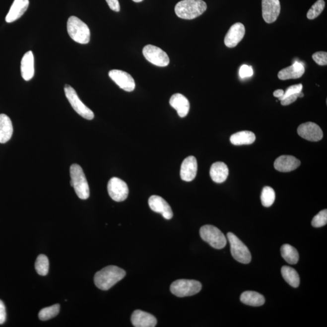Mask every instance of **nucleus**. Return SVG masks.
<instances>
[{
    "mask_svg": "<svg viewBox=\"0 0 327 327\" xmlns=\"http://www.w3.org/2000/svg\"><path fill=\"white\" fill-rule=\"evenodd\" d=\"M245 33L246 29L244 24L241 23L233 24L225 35V46L230 48H235L243 39Z\"/></svg>",
    "mask_w": 327,
    "mask_h": 327,
    "instance_id": "15",
    "label": "nucleus"
},
{
    "mask_svg": "<svg viewBox=\"0 0 327 327\" xmlns=\"http://www.w3.org/2000/svg\"><path fill=\"white\" fill-rule=\"evenodd\" d=\"M229 173L227 165L222 162H216L213 164L210 170L211 180L216 183L225 182L229 176Z\"/></svg>",
    "mask_w": 327,
    "mask_h": 327,
    "instance_id": "23",
    "label": "nucleus"
},
{
    "mask_svg": "<svg viewBox=\"0 0 327 327\" xmlns=\"http://www.w3.org/2000/svg\"><path fill=\"white\" fill-rule=\"evenodd\" d=\"M22 77L25 81L31 80L34 76V57L32 51L27 52L24 55L21 62Z\"/></svg>",
    "mask_w": 327,
    "mask_h": 327,
    "instance_id": "21",
    "label": "nucleus"
},
{
    "mask_svg": "<svg viewBox=\"0 0 327 327\" xmlns=\"http://www.w3.org/2000/svg\"><path fill=\"white\" fill-rule=\"evenodd\" d=\"M284 90H283L282 89H278L275 90V91L273 93V95L274 97L281 98L283 95L284 94Z\"/></svg>",
    "mask_w": 327,
    "mask_h": 327,
    "instance_id": "40",
    "label": "nucleus"
},
{
    "mask_svg": "<svg viewBox=\"0 0 327 327\" xmlns=\"http://www.w3.org/2000/svg\"><path fill=\"white\" fill-rule=\"evenodd\" d=\"M305 72V67L301 63L296 62L290 66L283 68L278 73V78L281 80L301 78Z\"/></svg>",
    "mask_w": 327,
    "mask_h": 327,
    "instance_id": "22",
    "label": "nucleus"
},
{
    "mask_svg": "<svg viewBox=\"0 0 327 327\" xmlns=\"http://www.w3.org/2000/svg\"><path fill=\"white\" fill-rule=\"evenodd\" d=\"M262 12L263 20L266 23H274L281 12L279 0H262Z\"/></svg>",
    "mask_w": 327,
    "mask_h": 327,
    "instance_id": "13",
    "label": "nucleus"
},
{
    "mask_svg": "<svg viewBox=\"0 0 327 327\" xmlns=\"http://www.w3.org/2000/svg\"><path fill=\"white\" fill-rule=\"evenodd\" d=\"M109 196L116 202H122L127 199L129 188L125 181L120 178L114 177L109 180L108 184Z\"/></svg>",
    "mask_w": 327,
    "mask_h": 327,
    "instance_id": "10",
    "label": "nucleus"
},
{
    "mask_svg": "<svg viewBox=\"0 0 327 327\" xmlns=\"http://www.w3.org/2000/svg\"><path fill=\"white\" fill-rule=\"evenodd\" d=\"M313 59L320 65H327V53L326 52H318L313 55Z\"/></svg>",
    "mask_w": 327,
    "mask_h": 327,
    "instance_id": "34",
    "label": "nucleus"
},
{
    "mask_svg": "<svg viewBox=\"0 0 327 327\" xmlns=\"http://www.w3.org/2000/svg\"><path fill=\"white\" fill-rule=\"evenodd\" d=\"M325 5V1L324 0H318L307 12V18L309 20H314L317 18L323 12Z\"/></svg>",
    "mask_w": 327,
    "mask_h": 327,
    "instance_id": "32",
    "label": "nucleus"
},
{
    "mask_svg": "<svg viewBox=\"0 0 327 327\" xmlns=\"http://www.w3.org/2000/svg\"><path fill=\"white\" fill-rule=\"evenodd\" d=\"M6 320V311L3 302L0 300V324H4Z\"/></svg>",
    "mask_w": 327,
    "mask_h": 327,
    "instance_id": "39",
    "label": "nucleus"
},
{
    "mask_svg": "<svg viewBox=\"0 0 327 327\" xmlns=\"http://www.w3.org/2000/svg\"><path fill=\"white\" fill-rule=\"evenodd\" d=\"M170 104L177 111L181 118H184L188 115L190 110V103L185 96L180 93L173 95L170 99Z\"/></svg>",
    "mask_w": 327,
    "mask_h": 327,
    "instance_id": "20",
    "label": "nucleus"
},
{
    "mask_svg": "<svg viewBox=\"0 0 327 327\" xmlns=\"http://www.w3.org/2000/svg\"><path fill=\"white\" fill-rule=\"evenodd\" d=\"M13 126L10 118L5 114H0V143L9 141L13 134Z\"/></svg>",
    "mask_w": 327,
    "mask_h": 327,
    "instance_id": "24",
    "label": "nucleus"
},
{
    "mask_svg": "<svg viewBox=\"0 0 327 327\" xmlns=\"http://www.w3.org/2000/svg\"><path fill=\"white\" fill-rule=\"evenodd\" d=\"M35 270L41 276L48 274L49 268V262L48 257L45 255L38 256L35 262Z\"/></svg>",
    "mask_w": 327,
    "mask_h": 327,
    "instance_id": "30",
    "label": "nucleus"
},
{
    "mask_svg": "<svg viewBox=\"0 0 327 327\" xmlns=\"http://www.w3.org/2000/svg\"><path fill=\"white\" fill-rule=\"evenodd\" d=\"M239 73L241 78H246L254 75V70L252 66L245 65H242Z\"/></svg>",
    "mask_w": 327,
    "mask_h": 327,
    "instance_id": "37",
    "label": "nucleus"
},
{
    "mask_svg": "<svg viewBox=\"0 0 327 327\" xmlns=\"http://www.w3.org/2000/svg\"><path fill=\"white\" fill-rule=\"evenodd\" d=\"M65 92L68 102L72 106L74 111L82 118L88 120H92L94 118V114L89 108L85 105L79 99L78 95L72 87L65 85Z\"/></svg>",
    "mask_w": 327,
    "mask_h": 327,
    "instance_id": "8",
    "label": "nucleus"
},
{
    "mask_svg": "<svg viewBox=\"0 0 327 327\" xmlns=\"http://www.w3.org/2000/svg\"><path fill=\"white\" fill-rule=\"evenodd\" d=\"M70 174L71 186L75 190L77 196L81 199L89 198V186L81 167L78 164H72L70 168Z\"/></svg>",
    "mask_w": 327,
    "mask_h": 327,
    "instance_id": "3",
    "label": "nucleus"
},
{
    "mask_svg": "<svg viewBox=\"0 0 327 327\" xmlns=\"http://www.w3.org/2000/svg\"><path fill=\"white\" fill-rule=\"evenodd\" d=\"M230 142L233 145H249L254 143L256 140V136L254 132L251 131H241L233 134L230 137Z\"/></svg>",
    "mask_w": 327,
    "mask_h": 327,
    "instance_id": "25",
    "label": "nucleus"
},
{
    "mask_svg": "<svg viewBox=\"0 0 327 327\" xmlns=\"http://www.w3.org/2000/svg\"><path fill=\"white\" fill-rule=\"evenodd\" d=\"M29 5V0H14L9 12L5 16V21L7 23H12L17 20L28 9Z\"/></svg>",
    "mask_w": 327,
    "mask_h": 327,
    "instance_id": "19",
    "label": "nucleus"
},
{
    "mask_svg": "<svg viewBox=\"0 0 327 327\" xmlns=\"http://www.w3.org/2000/svg\"><path fill=\"white\" fill-rule=\"evenodd\" d=\"M241 301L243 304L254 307H260L265 303V298L260 293L253 291H246L242 294Z\"/></svg>",
    "mask_w": 327,
    "mask_h": 327,
    "instance_id": "26",
    "label": "nucleus"
},
{
    "mask_svg": "<svg viewBox=\"0 0 327 327\" xmlns=\"http://www.w3.org/2000/svg\"><path fill=\"white\" fill-rule=\"evenodd\" d=\"M60 310L59 304L54 305V306L46 307L41 309L38 314V317L41 321H48L51 319L57 317Z\"/></svg>",
    "mask_w": 327,
    "mask_h": 327,
    "instance_id": "31",
    "label": "nucleus"
},
{
    "mask_svg": "<svg viewBox=\"0 0 327 327\" xmlns=\"http://www.w3.org/2000/svg\"><path fill=\"white\" fill-rule=\"evenodd\" d=\"M131 322L135 327H154L157 324V320L150 313L136 310L131 315Z\"/></svg>",
    "mask_w": 327,
    "mask_h": 327,
    "instance_id": "18",
    "label": "nucleus"
},
{
    "mask_svg": "<svg viewBox=\"0 0 327 327\" xmlns=\"http://www.w3.org/2000/svg\"><path fill=\"white\" fill-rule=\"evenodd\" d=\"M304 97V93L302 92L298 93H296L292 95L288 96V97L283 99L281 100V103L282 106H288L292 104L297 100L298 98H302Z\"/></svg>",
    "mask_w": 327,
    "mask_h": 327,
    "instance_id": "36",
    "label": "nucleus"
},
{
    "mask_svg": "<svg viewBox=\"0 0 327 327\" xmlns=\"http://www.w3.org/2000/svg\"><path fill=\"white\" fill-rule=\"evenodd\" d=\"M199 233L202 240L214 249H222L226 246L227 239L223 233L213 225H204L200 228Z\"/></svg>",
    "mask_w": 327,
    "mask_h": 327,
    "instance_id": "5",
    "label": "nucleus"
},
{
    "mask_svg": "<svg viewBox=\"0 0 327 327\" xmlns=\"http://www.w3.org/2000/svg\"><path fill=\"white\" fill-rule=\"evenodd\" d=\"M301 165V161L295 156L291 155H282L274 161V168L277 171L289 172L298 168Z\"/></svg>",
    "mask_w": 327,
    "mask_h": 327,
    "instance_id": "17",
    "label": "nucleus"
},
{
    "mask_svg": "<svg viewBox=\"0 0 327 327\" xmlns=\"http://www.w3.org/2000/svg\"><path fill=\"white\" fill-rule=\"evenodd\" d=\"M227 238L230 244L231 254L234 259L244 264L251 262V252L245 244L233 233H228Z\"/></svg>",
    "mask_w": 327,
    "mask_h": 327,
    "instance_id": "7",
    "label": "nucleus"
},
{
    "mask_svg": "<svg viewBox=\"0 0 327 327\" xmlns=\"http://www.w3.org/2000/svg\"><path fill=\"white\" fill-rule=\"evenodd\" d=\"M281 255L286 262L290 264H296L298 263L299 256L298 251L289 244H284L281 248Z\"/></svg>",
    "mask_w": 327,
    "mask_h": 327,
    "instance_id": "28",
    "label": "nucleus"
},
{
    "mask_svg": "<svg viewBox=\"0 0 327 327\" xmlns=\"http://www.w3.org/2000/svg\"><path fill=\"white\" fill-rule=\"evenodd\" d=\"M107 3L112 10L120 12V5L118 0H106Z\"/></svg>",
    "mask_w": 327,
    "mask_h": 327,
    "instance_id": "38",
    "label": "nucleus"
},
{
    "mask_svg": "<svg viewBox=\"0 0 327 327\" xmlns=\"http://www.w3.org/2000/svg\"><path fill=\"white\" fill-rule=\"evenodd\" d=\"M202 288V284L195 280L179 279L173 282L170 291L174 295L180 298L191 296L198 293Z\"/></svg>",
    "mask_w": 327,
    "mask_h": 327,
    "instance_id": "6",
    "label": "nucleus"
},
{
    "mask_svg": "<svg viewBox=\"0 0 327 327\" xmlns=\"http://www.w3.org/2000/svg\"><path fill=\"white\" fill-rule=\"evenodd\" d=\"M302 85L301 84L293 85L289 87H288L286 91L284 92V94L283 95L281 98L279 99V101L283 100V99L288 97V96L296 94L302 92Z\"/></svg>",
    "mask_w": 327,
    "mask_h": 327,
    "instance_id": "35",
    "label": "nucleus"
},
{
    "mask_svg": "<svg viewBox=\"0 0 327 327\" xmlns=\"http://www.w3.org/2000/svg\"><path fill=\"white\" fill-rule=\"evenodd\" d=\"M275 197V192L270 187L266 186L263 189L261 196V202L263 206L265 207H270L273 205Z\"/></svg>",
    "mask_w": 327,
    "mask_h": 327,
    "instance_id": "29",
    "label": "nucleus"
},
{
    "mask_svg": "<svg viewBox=\"0 0 327 327\" xmlns=\"http://www.w3.org/2000/svg\"><path fill=\"white\" fill-rule=\"evenodd\" d=\"M207 8L202 0H182L176 5L175 11L180 18L193 20L204 13Z\"/></svg>",
    "mask_w": 327,
    "mask_h": 327,
    "instance_id": "2",
    "label": "nucleus"
},
{
    "mask_svg": "<svg viewBox=\"0 0 327 327\" xmlns=\"http://www.w3.org/2000/svg\"><path fill=\"white\" fill-rule=\"evenodd\" d=\"M67 32L69 36L75 42L86 45L90 39V31L89 27L84 22L75 16L68 19Z\"/></svg>",
    "mask_w": 327,
    "mask_h": 327,
    "instance_id": "4",
    "label": "nucleus"
},
{
    "mask_svg": "<svg viewBox=\"0 0 327 327\" xmlns=\"http://www.w3.org/2000/svg\"><path fill=\"white\" fill-rule=\"evenodd\" d=\"M197 172V163L195 156H190L184 159L181 167V179L186 182H191L196 177Z\"/></svg>",
    "mask_w": 327,
    "mask_h": 327,
    "instance_id": "16",
    "label": "nucleus"
},
{
    "mask_svg": "<svg viewBox=\"0 0 327 327\" xmlns=\"http://www.w3.org/2000/svg\"><path fill=\"white\" fill-rule=\"evenodd\" d=\"M109 76L121 89L126 92H132L135 89V82L130 74L121 70H112Z\"/></svg>",
    "mask_w": 327,
    "mask_h": 327,
    "instance_id": "11",
    "label": "nucleus"
},
{
    "mask_svg": "<svg viewBox=\"0 0 327 327\" xmlns=\"http://www.w3.org/2000/svg\"><path fill=\"white\" fill-rule=\"evenodd\" d=\"M142 53L148 62L156 66L166 67L169 65L168 55L158 47L150 45L145 46Z\"/></svg>",
    "mask_w": 327,
    "mask_h": 327,
    "instance_id": "9",
    "label": "nucleus"
},
{
    "mask_svg": "<svg viewBox=\"0 0 327 327\" xmlns=\"http://www.w3.org/2000/svg\"><path fill=\"white\" fill-rule=\"evenodd\" d=\"M148 205L155 212L161 213L166 219H170L174 216V213L170 205L163 197L153 195L148 199Z\"/></svg>",
    "mask_w": 327,
    "mask_h": 327,
    "instance_id": "14",
    "label": "nucleus"
},
{
    "mask_svg": "<svg viewBox=\"0 0 327 327\" xmlns=\"http://www.w3.org/2000/svg\"><path fill=\"white\" fill-rule=\"evenodd\" d=\"M327 223V210H323L313 218L312 222L313 227L318 228L324 226Z\"/></svg>",
    "mask_w": 327,
    "mask_h": 327,
    "instance_id": "33",
    "label": "nucleus"
},
{
    "mask_svg": "<svg viewBox=\"0 0 327 327\" xmlns=\"http://www.w3.org/2000/svg\"><path fill=\"white\" fill-rule=\"evenodd\" d=\"M298 133L308 141L317 142L323 138V131L320 126L312 122L302 124L298 128Z\"/></svg>",
    "mask_w": 327,
    "mask_h": 327,
    "instance_id": "12",
    "label": "nucleus"
},
{
    "mask_svg": "<svg viewBox=\"0 0 327 327\" xmlns=\"http://www.w3.org/2000/svg\"><path fill=\"white\" fill-rule=\"evenodd\" d=\"M134 2H139L143 1V0H132Z\"/></svg>",
    "mask_w": 327,
    "mask_h": 327,
    "instance_id": "41",
    "label": "nucleus"
},
{
    "mask_svg": "<svg viewBox=\"0 0 327 327\" xmlns=\"http://www.w3.org/2000/svg\"><path fill=\"white\" fill-rule=\"evenodd\" d=\"M283 277L291 287L297 288L300 284V278L298 272L291 266H283L281 268Z\"/></svg>",
    "mask_w": 327,
    "mask_h": 327,
    "instance_id": "27",
    "label": "nucleus"
},
{
    "mask_svg": "<svg viewBox=\"0 0 327 327\" xmlns=\"http://www.w3.org/2000/svg\"><path fill=\"white\" fill-rule=\"evenodd\" d=\"M126 271L117 266L110 265L95 274L94 282L96 286L102 290H108L123 279Z\"/></svg>",
    "mask_w": 327,
    "mask_h": 327,
    "instance_id": "1",
    "label": "nucleus"
}]
</instances>
